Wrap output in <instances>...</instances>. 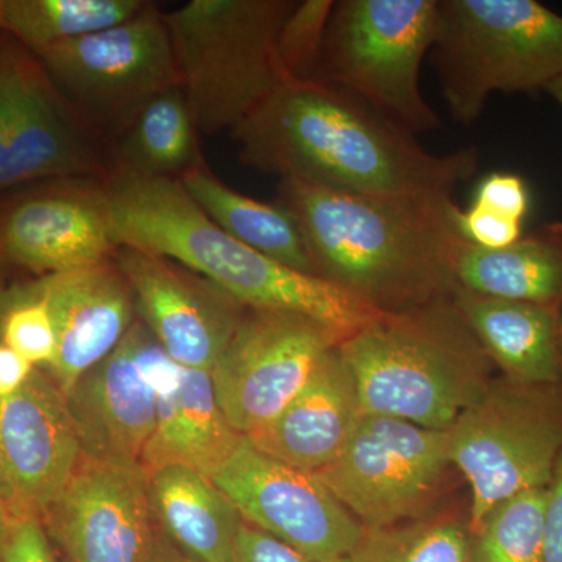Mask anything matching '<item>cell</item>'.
<instances>
[{
  "label": "cell",
  "mask_w": 562,
  "mask_h": 562,
  "mask_svg": "<svg viewBox=\"0 0 562 562\" xmlns=\"http://www.w3.org/2000/svg\"><path fill=\"white\" fill-rule=\"evenodd\" d=\"M338 346L276 419L244 436L255 449L308 473L321 472L341 454L364 413Z\"/></svg>",
  "instance_id": "obj_20"
},
{
  "label": "cell",
  "mask_w": 562,
  "mask_h": 562,
  "mask_svg": "<svg viewBox=\"0 0 562 562\" xmlns=\"http://www.w3.org/2000/svg\"><path fill=\"white\" fill-rule=\"evenodd\" d=\"M103 188L117 247L179 262L244 308L301 314L342 339L382 314L338 284L295 271L239 243L205 216L179 180L111 168Z\"/></svg>",
  "instance_id": "obj_3"
},
{
  "label": "cell",
  "mask_w": 562,
  "mask_h": 562,
  "mask_svg": "<svg viewBox=\"0 0 562 562\" xmlns=\"http://www.w3.org/2000/svg\"><path fill=\"white\" fill-rule=\"evenodd\" d=\"M44 527L68 562H151L158 536L146 473L81 457Z\"/></svg>",
  "instance_id": "obj_18"
},
{
  "label": "cell",
  "mask_w": 562,
  "mask_h": 562,
  "mask_svg": "<svg viewBox=\"0 0 562 562\" xmlns=\"http://www.w3.org/2000/svg\"><path fill=\"white\" fill-rule=\"evenodd\" d=\"M335 0H295L283 21L277 43L286 81L313 80Z\"/></svg>",
  "instance_id": "obj_31"
},
{
  "label": "cell",
  "mask_w": 562,
  "mask_h": 562,
  "mask_svg": "<svg viewBox=\"0 0 562 562\" xmlns=\"http://www.w3.org/2000/svg\"><path fill=\"white\" fill-rule=\"evenodd\" d=\"M211 482L243 520L312 562H338L360 542L364 527L313 473L255 449L243 438Z\"/></svg>",
  "instance_id": "obj_15"
},
{
  "label": "cell",
  "mask_w": 562,
  "mask_h": 562,
  "mask_svg": "<svg viewBox=\"0 0 562 562\" xmlns=\"http://www.w3.org/2000/svg\"><path fill=\"white\" fill-rule=\"evenodd\" d=\"M180 368L136 319L120 346L66 397L83 457L140 469L160 392Z\"/></svg>",
  "instance_id": "obj_14"
},
{
  "label": "cell",
  "mask_w": 562,
  "mask_h": 562,
  "mask_svg": "<svg viewBox=\"0 0 562 562\" xmlns=\"http://www.w3.org/2000/svg\"><path fill=\"white\" fill-rule=\"evenodd\" d=\"M198 125L180 85L162 91L114 140L111 168L151 177L180 180L203 165Z\"/></svg>",
  "instance_id": "obj_26"
},
{
  "label": "cell",
  "mask_w": 562,
  "mask_h": 562,
  "mask_svg": "<svg viewBox=\"0 0 562 562\" xmlns=\"http://www.w3.org/2000/svg\"><path fill=\"white\" fill-rule=\"evenodd\" d=\"M460 290L486 297L562 306V221L549 222L501 250L462 244Z\"/></svg>",
  "instance_id": "obj_24"
},
{
  "label": "cell",
  "mask_w": 562,
  "mask_h": 562,
  "mask_svg": "<svg viewBox=\"0 0 562 562\" xmlns=\"http://www.w3.org/2000/svg\"><path fill=\"white\" fill-rule=\"evenodd\" d=\"M438 24L439 0H338L313 80L349 92L414 136L441 128L420 90Z\"/></svg>",
  "instance_id": "obj_7"
},
{
  "label": "cell",
  "mask_w": 562,
  "mask_h": 562,
  "mask_svg": "<svg viewBox=\"0 0 562 562\" xmlns=\"http://www.w3.org/2000/svg\"><path fill=\"white\" fill-rule=\"evenodd\" d=\"M341 341L301 314L247 308L210 372L235 431L249 436L276 419Z\"/></svg>",
  "instance_id": "obj_13"
},
{
  "label": "cell",
  "mask_w": 562,
  "mask_h": 562,
  "mask_svg": "<svg viewBox=\"0 0 562 562\" xmlns=\"http://www.w3.org/2000/svg\"><path fill=\"white\" fill-rule=\"evenodd\" d=\"M364 416L447 431L487 390L494 362L453 301L382 313L338 346Z\"/></svg>",
  "instance_id": "obj_4"
},
{
  "label": "cell",
  "mask_w": 562,
  "mask_h": 562,
  "mask_svg": "<svg viewBox=\"0 0 562 562\" xmlns=\"http://www.w3.org/2000/svg\"><path fill=\"white\" fill-rule=\"evenodd\" d=\"M113 260L162 350L183 368L211 372L247 308L169 258L121 246Z\"/></svg>",
  "instance_id": "obj_17"
},
{
  "label": "cell",
  "mask_w": 562,
  "mask_h": 562,
  "mask_svg": "<svg viewBox=\"0 0 562 562\" xmlns=\"http://www.w3.org/2000/svg\"><path fill=\"white\" fill-rule=\"evenodd\" d=\"M450 464L447 431L364 416L341 454L313 475L362 527L386 528L425 517Z\"/></svg>",
  "instance_id": "obj_11"
},
{
  "label": "cell",
  "mask_w": 562,
  "mask_h": 562,
  "mask_svg": "<svg viewBox=\"0 0 562 562\" xmlns=\"http://www.w3.org/2000/svg\"><path fill=\"white\" fill-rule=\"evenodd\" d=\"M154 519L184 557L195 562H236L241 514L210 479L181 465L147 475Z\"/></svg>",
  "instance_id": "obj_23"
},
{
  "label": "cell",
  "mask_w": 562,
  "mask_h": 562,
  "mask_svg": "<svg viewBox=\"0 0 562 562\" xmlns=\"http://www.w3.org/2000/svg\"><path fill=\"white\" fill-rule=\"evenodd\" d=\"M316 276L380 313L453 301L460 284L461 206L452 194L369 195L280 180Z\"/></svg>",
  "instance_id": "obj_2"
},
{
  "label": "cell",
  "mask_w": 562,
  "mask_h": 562,
  "mask_svg": "<svg viewBox=\"0 0 562 562\" xmlns=\"http://www.w3.org/2000/svg\"><path fill=\"white\" fill-rule=\"evenodd\" d=\"M11 517L7 514L3 506L0 505V562H5L7 547H9Z\"/></svg>",
  "instance_id": "obj_39"
},
{
  "label": "cell",
  "mask_w": 562,
  "mask_h": 562,
  "mask_svg": "<svg viewBox=\"0 0 562 562\" xmlns=\"http://www.w3.org/2000/svg\"><path fill=\"white\" fill-rule=\"evenodd\" d=\"M33 281L57 335V357L46 371L68 397L131 331L136 322L132 290L113 258Z\"/></svg>",
  "instance_id": "obj_19"
},
{
  "label": "cell",
  "mask_w": 562,
  "mask_h": 562,
  "mask_svg": "<svg viewBox=\"0 0 562 562\" xmlns=\"http://www.w3.org/2000/svg\"><path fill=\"white\" fill-rule=\"evenodd\" d=\"M547 94L557 101L558 105L562 109V79L553 81L550 87H547Z\"/></svg>",
  "instance_id": "obj_40"
},
{
  "label": "cell",
  "mask_w": 562,
  "mask_h": 562,
  "mask_svg": "<svg viewBox=\"0 0 562 562\" xmlns=\"http://www.w3.org/2000/svg\"><path fill=\"white\" fill-rule=\"evenodd\" d=\"M295 0H191L165 13L201 135L232 132L284 83L277 43Z\"/></svg>",
  "instance_id": "obj_6"
},
{
  "label": "cell",
  "mask_w": 562,
  "mask_h": 562,
  "mask_svg": "<svg viewBox=\"0 0 562 562\" xmlns=\"http://www.w3.org/2000/svg\"><path fill=\"white\" fill-rule=\"evenodd\" d=\"M471 536L452 519H422L364 528L360 542L338 562H468Z\"/></svg>",
  "instance_id": "obj_29"
},
{
  "label": "cell",
  "mask_w": 562,
  "mask_h": 562,
  "mask_svg": "<svg viewBox=\"0 0 562 562\" xmlns=\"http://www.w3.org/2000/svg\"><path fill=\"white\" fill-rule=\"evenodd\" d=\"M428 57L447 110L469 127L494 92L532 94L562 79V16L536 0H439Z\"/></svg>",
  "instance_id": "obj_5"
},
{
  "label": "cell",
  "mask_w": 562,
  "mask_h": 562,
  "mask_svg": "<svg viewBox=\"0 0 562 562\" xmlns=\"http://www.w3.org/2000/svg\"><path fill=\"white\" fill-rule=\"evenodd\" d=\"M236 562H312L268 532L243 522L236 546Z\"/></svg>",
  "instance_id": "obj_35"
},
{
  "label": "cell",
  "mask_w": 562,
  "mask_h": 562,
  "mask_svg": "<svg viewBox=\"0 0 562 562\" xmlns=\"http://www.w3.org/2000/svg\"><path fill=\"white\" fill-rule=\"evenodd\" d=\"M0 342L31 361L49 369L57 357V335L49 308L35 281L0 284Z\"/></svg>",
  "instance_id": "obj_30"
},
{
  "label": "cell",
  "mask_w": 562,
  "mask_h": 562,
  "mask_svg": "<svg viewBox=\"0 0 562 562\" xmlns=\"http://www.w3.org/2000/svg\"><path fill=\"white\" fill-rule=\"evenodd\" d=\"M117 246L103 179H49L0 195V284L101 265Z\"/></svg>",
  "instance_id": "obj_12"
},
{
  "label": "cell",
  "mask_w": 562,
  "mask_h": 562,
  "mask_svg": "<svg viewBox=\"0 0 562 562\" xmlns=\"http://www.w3.org/2000/svg\"><path fill=\"white\" fill-rule=\"evenodd\" d=\"M35 369L31 361L0 342V401L20 392Z\"/></svg>",
  "instance_id": "obj_37"
},
{
  "label": "cell",
  "mask_w": 562,
  "mask_h": 562,
  "mask_svg": "<svg viewBox=\"0 0 562 562\" xmlns=\"http://www.w3.org/2000/svg\"><path fill=\"white\" fill-rule=\"evenodd\" d=\"M542 562H562V452L547 486Z\"/></svg>",
  "instance_id": "obj_36"
},
{
  "label": "cell",
  "mask_w": 562,
  "mask_h": 562,
  "mask_svg": "<svg viewBox=\"0 0 562 562\" xmlns=\"http://www.w3.org/2000/svg\"><path fill=\"white\" fill-rule=\"evenodd\" d=\"M83 457L68 401L46 369L0 401V505L44 524Z\"/></svg>",
  "instance_id": "obj_16"
},
{
  "label": "cell",
  "mask_w": 562,
  "mask_h": 562,
  "mask_svg": "<svg viewBox=\"0 0 562 562\" xmlns=\"http://www.w3.org/2000/svg\"><path fill=\"white\" fill-rule=\"evenodd\" d=\"M453 302L505 379L562 386V306L506 301L462 290Z\"/></svg>",
  "instance_id": "obj_22"
},
{
  "label": "cell",
  "mask_w": 562,
  "mask_h": 562,
  "mask_svg": "<svg viewBox=\"0 0 562 562\" xmlns=\"http://www.w3.org/2000/svg\"><path fill=\"white\" fill-rule=\"evenodd\" d=\"M98 135L52 83L38 57L0 33V195L49 179H105Z\"/></svg>",
  "instance_id": "obj_10"
},
{
  "label": "cell",
  "mask_w": 562,
  "mask_h": 562,
  "mask_svg": "<svg viewBox=\"0 0 562 562\" xmlns=\"http://www.w3.org/2000/svg\"><path fill=\"white\" fill-rule=\"evenodd\" d=\"M472 205L524 222L530 211V190L516 173L491 172L476 184Z\"/></svg>",
  "instance_id": "obj_33"
},
{
  "label": "cell",
  "mask_w": 562,
  "mask_h": 562,
  "mask_svg": "<svg viewBox=\"0 0 562 562\" xmlns=\"http://www.w3.org/2000/svg\"><path fill=\"white\" fill-rule=\"evenodd\" d=\"M5 562H57L41 520L18 519L11 522Z\"/></svg>",
  "instance_id": "obj_34"
},
{
  "label": "cell",
  "mask_w": 562,
  "mask_h": 562,
  "mask_svg": "<svg viewBox=\"0 0 562 562\" xmlns=\"http://www.w3.org/2000/svg\"><path fill=\"white\" fill-rule=\"evenodd\" d=\"M243 438L222 412L211 373L181 366L160 392L157 424L140 469L149 475L181 465L211 480Z\"/></svg>",
  "instance_id": "obj_21"
},
{
  "label": "cell",
  "mask_w": 562,
  "mask_h": 562,
  "mask_svg": "<svg viewBox=\"0 0 562 562\" xmlns=\"http://www.w3.org/2000/svg\"><path fill=\"white\" fill-rule=\"evenodd\" d=\"M179 181L205 216L233 238L288 268L316 276L301 227L281 203L258 201L233 190L205 162Z\"/></svg>",
  "instance_id": "obj_25"
},
{
  "label": "cell",
  "mask_w": 562,
  "mask_h": 562,
  "mask_svg": "<svg viewBox=\"0 0 562 562\" xmlns=\"http://www.w3.org/2000/svg\"><path fill=\"white\" fill-rule=\"evenodd\" d=\"M447 438L450 462L471 486L472 531L498 503L552 482L562 452V386L492 380Z\"/></svg>",
  "instance_id": "obj_8"
},
{
  "label": "cell",
  "mask_w": 562,
  "mask_h": 562,
  "mask_svg": "<svg viewBox=\"0 0 562 562\" xmlns=\"http://www.w3.org/2000/svg\"><path fill=\"white\" fill-rule=\"evenodd\" d=\"M231 133L257 171L355 194H452L480 162L475 146L431 154L349 92L314 80L284 81Z\"/></svg>",
  "instance_id": "obj_1"
},
{
  "label": "cell",
  "mask_w": 562,
  "mask_h": 562,
  "mask_svg": "<svg viewBox=\"0 0 562 562\" xmlns=\"http://www.w3.org/2000/svg\"><path fill=\"white\" fill-rule=\"evenodd\" d=\"M144 0H3L2 32L38 57L138 14Z\"/></svg>",
  "instance_id": "obj_27"
},
{
  "label": "cell",
  "mask_w": 562,
  "mask_h": 562,
  "mask_svg": "<svg viewBox=\"0 0 562 562\" xmlns=\"http://www.w3.org/2000/svg\"><path fill=\"white\" fill-rule=\"evenodd\" d=\"M547 487L506 498L469 531L468 562H542Z\"/></svg>",
  "instance_id": "obj_28"
},
{
  "label": "cell",
  "mask_w": 562,
  "mask_h": 562,
  "mask_svg": "<svg viewBox=\"0 0 562 562\" xmlns=\"http://www.w3.org/2000/svg\"><path fill=\"white\" fill-rule=\"evenodd\" d=\"M38 60L102 139L120 138L155 95L180 85L165 13L151 2L131 20L52 47Z\"/></svg>",
  "instance_id": "obj_9"
},
{
  "label": "cell",
  "mask_w": 562,
  "mask_h": 562,
  "mask_svg": "<svg viewBox=\"0 0 562 562\" xmlns=\"http://www.w3.org/2000/svg\"><path fill=\"white\" fill-rule=\"evenodd\" d=\"M458 228L465 243L486 250H501L522 238V222L469 205L458 213Z\"/></svg>",
  "instance_id": "obj_32"
},
{
  "label": "cell",
  "mask_w": 562,
  "mask_h": 562,
  "mask_svg": "<svg viewBox=\"0 0 562 562\" xmlns=\"http://www.w3.org/2000/svg\"><path fill=\"white\" fill-rule=\"evenodd\" d=\"M151 562H195L190 558L184 557L180 550L173 549L171 543L161 541L157 538V546H155L154 560Z\"/></svg>",
  "instance_id": "obj_38"
},
{
  "label": "cell",
  "mask_w": 562,
  "mask_h": 562,
  "mask_svg": "<svg viewBox=\"0 0 562 562\" xmlns=\"http://www.w3.org/2000/svg\"><path fill=\"white\" fill-rule=\"evenodd\" d=\"M3 0H0V33H2Z\"/></svg>",
  "instance_id": "obj_41"
}]
</instances>
